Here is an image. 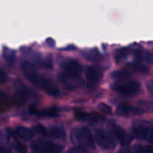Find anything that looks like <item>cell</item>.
Here are the masks:
<instances>
[{"label": "cell", "mask_w": 153, "mask_h": 153, "mask_svg": "<svg viewBox=\"0 0 153 153\" xmlns=\"http://www.w3.org/2000/svg\"><path fill=\"white\" fill-rule=\"evenodd\" d=\"M3 137H4V136H3V134H2V132H1V131H0V140H2Z\"/></svg>", "instance_id": "obj_33"}, {"label": "cell", "mask_w": 153, "mask_h": 153, "mask_svg": "<svg viewBox=\"0 0 153 153\" xmlns=\"http://www.w3.org/2000/svg\"><path fill=\"white\" fill-rule=\"evenodd\" d=\"M21 69L27 79L37 88L43 90L46 94L50 96H57L59 94V88L56 84L46 76L39 74L32 63L23 61L21 64Z\"/></svg>", "instance_id": "obj_1"}, {"label": "cell", "mask_w": 153, "mask_h": 153, "mask_svg": "<svg viewBox=\"0 0 153 153\" xmlns=\"http://www.w3.org/2000/svg\"><path fill=\"white\" fill-rule=\"evenodd\" d=\"M98 108L104 114H111L112 109L111 108V106H109L108 105L105 104V103H100L98 105Z\"/></svg>", "instance_id": "obj_27"}, {"label": "cell", "mask_w": 153, "mask_h": 153, "mask_svg": "<svg viewBox=\"0 0 153 153\" xmlns=\"http://www.w3.org/2000/svg\"><path fill=\"white\" fill-rule=\"evenodd\" d=\"M132 131L134 136L140 140L153 143V125L145 120H137L133 123Z\"/></svg>", "instance_id": "obj_3"}, {"label": "cell", "mask_w": 153, "mask_h": 153, "mask_svg": "<svg viewBox=\"0 0 153 153\" xmlns=\"http://www.w3.org/2000/svg\"><path fill=\"white\" fill-rule=\"evenodd\" d=\"M128 67L132 69L133 70L136 72H139L143 74H146L149 73V69L143 66V64H139V63H134V64H129Z\"/></svg>", "instance_id": "obj_22"}, {"label": "cell", "mask_w": 153, "mask_h": 153, "mask_svg": "<svg viewBox=\"0 0 153 153\" xmlns=\"http://www.w3.org/2000/svg\"><path fill=\"white\" fill-rule=\"evenodd\" d=\"M86 151L85 149H82V148L80 147H74V148H71L68 150L67 153H85Z\"/></svg>", "instance_id": "obj_29"}, {"label": "cell", "mask_w": 153, "mask_h": 153, "mask_svg": "<svg viewBox=\"0 0 153 153\" xmlns=\"http://www.w3.org/2000/svg\"><path fill=\"white\" fill-rule=\"evenodd\" d=\"M46 41V43H47V44H49L50 46H55V40H54L53 39L48 38Z\"/></svg>", "instance_id": "obj_32"}, {"label": "cell", "mask_w": 153, "mask_h": 153, "mask_svg": "<svg viewBox=\"0 0 153 153\" xmlns=\"http://www.w3.org/2000/svg\"><path fill=\"white\" fill-rule=\"evenodd\" d=\"M15 133L19 138L22 139L24 141H28L32 139L33 136H34L33 131L23 126L16 127L15 129Z\"/></svg>", "instance_id": "obj_17"}, {"label": "cell", "mask_w": 153, "mask_h": 153, "mask_svg": "<svg viewBox=\"0 0 153 153\" xmlns=\"http://www.w3.org/2000/svg\"><path fill=\"white\" fill-rule=\"evenodd\" d=\"M103 77V70L98 66H90L87 69V87L89 90H95Z\"/></svg>", "instance_id": "obj_8"}, {"label": "cell", "mask_w": 153, "mask_h": 153, "mask_svg": "<svg viewBox=\"0 0 153 153\" xmlns=\"http://www.w3.org/2000/svg\"><path fill=\"white\" fill-rule=\"evenodd\" d=\"M95 139L97 144L102 149L105 150H111L116 147V141L113 136L102 128L95 130Z\"/></svg>", "instance_id": "obj_7"}, {"label": "cell", "mask_w": 153, "mask_h": 153, "mask_svg": "<svg viewBox=\"0 0 153 153\" xmlns=\"http://www.w3.org/2000/svg\"><path fill=\"white\" fill-rule=\"evenodd\" d=\"M138 105H140V108L143 110L145 108L146 110L152 111H153V102L150 101H138Z\"/></svg>", "instance_id": "obj_25"}, {"label": "cell", "mask_w": 153, "mask_h": 153, "mask_svg": "<svg viewBox=\"0 0 153 153\" xmlns=\"http://www.w3.org/2000/svg\"><path fill=\"white\" fill-rule=\"evenodd\" d=\"M144 113V111L140 108L134 107L128 104L120 105L116 110V114L120 117H136L140 116Z\"/></svg>", "instance_id": "obj_11"}, {"label": "cell", "mask_w": 153, "mask_h": 153, "mask_svg": "<svg viewBox=\"0 0 153 153\" xmlns=\"http://www.w3.org/2000/svg\"><path fill=\"white\" fill-rule=\"evenodd\" d=\"M127 55H128V49H126V48H123V49H119V50L117 51L116 54H115L116 61L119 62L122 59L125 58Z\"/></svg>", "instance_id": "obj_23"}, {"label": "cell", "mask_w": 153, "mask_h": 153, "mask_svg": "<svg viewBox=\"0 0 153 153\" xmlns=\"http://www.w3.org/2000/svg\"><path fill=\"white\" fill-rule=\"evenodd\" d=\"M49 134L52 138L64 140L66 139V131L64 128L59 126H52L49 128Z\"/></svg>", "instance_id": "obj_16"}, {"label": "cell", "mask_w": 153, "mask_h": 153, "mask_svg": "<svg viewBox=\"0 0 153 153\" xmlns=\"http://www.w3.org/2000/svg\"><path fill=\"white\" fill-rule=\"evenodd\" d=\"M71 140L77 147L84 149H93L95 148L94 136L91 131L85 127H77L74 128L71 133Z\"/></svg>", "instance_id": "obj_2"}, {"label": "cell", "mask_w": 153, "mask_h": 153, "mask_svg": "<svg viewBox=\"0 0 153 153\" xmlns=\"http://www.w3.org/2000/svg\"><path fill=\"white\" fill-rule=\"evenodd\" d=\"M8 79V76L3 69L0 68V84H4Z\"/></svg>", "instance_id": "obj_28"}, {"label": "cell", "mask_w": 153, "mask_h": 153, "mask_svg": "<svg viewBox=\"0 0 153 153\" xmlns=\"http://www.w3.org/2000/svg\"><path fill=\"white\" fill-rule=\"evenodd\" d=\"M3 57H4V60H5L6 62L9 65L13 64L15 61H16V54H15V52L7 47H4V49H3Z\"/></svg>", "instance_id": "obj_19"}, {"label": "cell", "mask_w": 153, "mask_h": 153, "mask_svg": "<svg viewBox=\"0 0 153 153\" xmlns=\"http://www.w3.org/2000/svg\"><path fill=\"white\" fill-rule=\"evenodd\" d=\"M111 88L115 92L120 93L123 95H135L140 91V84L136 81L117 82L111 84Z\"/></svg>", "instance_id": "obj_4"}, {"label": "cell", "mask_w": 153, "mask_h": 153, "mask_svg": "<svg viewBox=\"0 0 153 153\" xmlns=\"http://www.w3.org/2000/svg\"><path fill=\"white\" fill-rule=\"evenodd\" d=\"M133 55L139 60L145 61L149 64L153 65V55L149 51L143 49L141 46H137L133 49Z\"/></svg>", "instance_id": "obj_14"}, {"label": "cell", "mask_w": 153, "mask_h": 153, "mask_svg": "<svg viewBox=\"0 0 153 153\" xmlns=\"http://www.w3.org/2000/svg\"><path fill=\"white\" fill-rule=\"evenodd\" d=\"M15 97H16V102L19 104H23L25 102L27 97L26 89L22 83H19L16 85V90H15Z\"/></svg>", "instance_id": "obj_18"}, {"label": "cell", "mask_w": 153, "mask_h": 153, "mask_svg": "<svg viewBox=\"0 0 153 153\" xmlns=\"http://www.w3.org/2000/svg\"><path fill=\"white\" fill-rule=\"evenodd\" d=\"M63 72L71 75H79L82 70V65L77 59L73 58H64L59 62Z\"/></svg>", "instance_id": "obj_10"}, {"label": "cell", "mask_w": 153, "mask_h": 153, "mask_svg": "<svg viewBox=\"0 0 153 153\" xmlns=\"http://www.w3.org/2000/svg\"><path fill=\"white\" fill-rule=\"evenodd\" d=\"M111 133L119 140L122 145H128L132 141V137L126 131L124 128L118 125L114 120H110L108 124Z\"/></svg>", "instance_id": "obj_9"}, {"label": "cell", "mask_w": 153, "mask_h": 153, "mask_svg": "<svg viewBox=\"0 0 153 153\" xmlns=\"http://www.w3.org/2000/svg\"><path fill=\"white\" fill-rule=\"evenodd\" d=\"M82 55L88 61H94V62H100L103 59V55L100 53V52L97 48H93V49L83 51L82 52Z\"/></svg>", "instance_id": "obj_15"}, {"label": "cell", "mask_w": 153, "mask_h": 153, "mask_svg": "<svg viewBox=\"0 0 153 153\" xmlns=\"http://www.w3.org/2000/svg\"><path fill=\"white\" fill-rule=\"evenodd\" d=\"M134 151L137 153H153V146L136 144L134 146Z\"/></svg>", "instance_id": "obj_21"}, {"label": "cell", "mask_w": 153, "mask_h": 153, "mask_svg": "<svg viewBox=\"0 0 153 153\" xmlns=\"http://www.w3.org/2000/svg\"><path fill=\"white\" fill-rule=\"evenodd\" d=\"M31 149L37 153H61L64 146L49 140H35L31 145Z\"/></svg>", "instance_id": "obj_6"}, {"label": "cell", "mask_w": 153, "mask_h": 153, "mask_svg": "<svg viewBox=\"0 0 153 153\" xmlns=\"http://www.w3.org/2000/svg\"><path fill=\"white\" fill-rule=\"evenodd\" d=\"M75 115L79 120L85 121L92 124L102 123L105 121V118L104 117L97 113H88L81 111H76L75 112Z\"/></svg>", "instance_id": "obj_12"}, {"label": "cell", "mask_w": 153, "mask_h": 153, "mask_svg": "<svg viewBox=\"0 0 153 153\" xmlns=\"http://www.w3.org/2000/svg\"><path fill=\"white\" fill-rule=\"evenodd\" d=\"M29 112L31 114L35 115L37 117H55L58 115L59 110L55 107L37 109L35 107L31 106L29 109Z\"/></svg>", "instance_id": "obj_13"}, {"label": "cell", "mask_w": 153, "mask_h": 153, "mask_svg": "<svg viewBox=\"0 0 153 153\" xmlns=\"http://www.w3.org/2000/svg\"><path fill=\"white\" fill-rule=\"evenodd\" d=\"M13 146L16 149V150H17L19 153H26L27 152V148L25 145H23L22 143H21L20 142L18 141V140H14L13 143Z\"/></svg>", "instance_id": "obj_26"}, {"label": "cell", "mask_w": 153, "mask_h": 153, "mask_svg": "<svg viewBox=\"0 0 153 153\" xmlns=\"http://www.w3.org/2000/svg\"><path fill=\"white\" fill-rule=\"evenodd\" d=\"M58 81L64 88L68 91L76 90L83 85L84 80L80 75H71L61 72L58 74Z\"/></svg>", "instance_id": "obj_5"}, {"label": "cell", "mask_w": 153, "mask_h": 153, "mask_svg": "<svg viewBox=\"0 0 153 153\" xmlns=\"http://www.w3.org/2000/svg\"><path fill=\"white\" fill-rule=\"evenodd\" d=\"M33 131L35 133H37V134H40V135L46 136L47 134L46 128H45L44 126L41 125V124H37V125L33 126Z\"/></svg>", "instance_id": "obj_24"}, {"label": "cell", "mask_w": 153, "mask_h": 153, "mask_svg": "<svg viewBox=\"0 0 153 153\" xmlns=\"http://www.w3.org/2000/svg\"><path fill=\"white\" fill-rule=\"evenodd\" d=\"M147 89L148 91H149V92L150 93V94H153V79L152 80L149 81V82L147 83Z\"/></svg>", "instance_id": "obj_30"}, {"label": "cell", "mask_w": 153, "mask_h": 153, "mask_svg": "<svg viewBox=\"0 0 153 153\" xmlns=\"http://www.w3.org/2000/svg\"><path fill=\"white\" fill-rule=\"evenodd\" d=\"M0 153H11V150L7 147L0 146Z\"/></svg>", "instance_id": "obj_31"}, {"label": "cell", "mask_w": 153, "mask_h": 153, "mask_svg": "<svg viewBox=\"0 0 153 153\" xmlns=\"http://www.w3.org/2000/svg\"><path fill=\"white\" fill-rule=\"evenodd\" d=\"M131 76V71L126 69H121V70H115L111 73V77L114 79H127Z\"/></svg>", "instance_id": "obj_20"}]
</instances>
